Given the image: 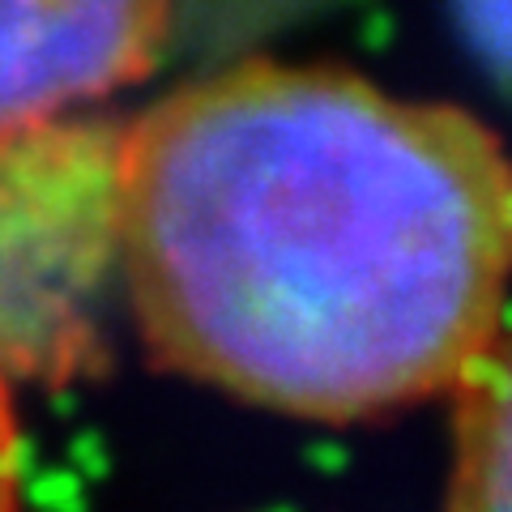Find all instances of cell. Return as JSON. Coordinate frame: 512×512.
<instances>
[{"label": "cell", "instance_id": "cell-1", "mask_svg": "<svg viewBox=\"0 0 512 512\" xmlns=\"http://www.w3.org/2000/svg\"><path fill=\"white\" fill-rule=\"evenodd\" d=\"M120 282L163 372L380 419L453 393L504 333L512 158L453 103L239 60L124 124Z\"/></svg>", "mask_w": 512, "mask_h": 512}, {"label": "cell", "instance_id": "cell-2", "mask_svg": "<svg viewBox=\"0 0 512 512\" xmlns=\"http://www.w3.org/2000/svg\"><path fill=\"white\" fill-rule=\"evenodd\" d=\"M124 124L43 120L0 133V376L69 384L99 372L120 282Z\"/></svg>", "mask_w": 512, "mask_h": 512}, {"label": "cell", "instance_id": "cell-3", "mask_svg": "<svg viewBox=\"0 0 512 512\" xmlns=\"http://www.w3.org/2000/svg\"><path fill=\"white\" fill-rule=\"evenodd\" d=\"M167 26L171 0H0V133L133 86Z\"/></svg>", "mask_w": 512, "mask_h": 512}, {"label": "cell", "instance_id": "cell-4", "mask_svg": "<svg viewBox=\"0 0 512 512\" xmlns=\"http://www.w3.org/2000/svg\"><path fill=\"white\" fill-rule=\"evenodd\" d=\"M453 397L444 512H512V333H500Z\"/></svg>", "mask_w": 512, "mask_h": 512}, {"label": "cell", "instance_id": "cell-5", "mask_svg": "<svg viewBox=\"0 0 512 512\" xmlns=\"http://www.w3.org/2000/svg\"><path fill=\"white\" fill-rule=\"evenodd\" d=\"M13 384L0 376V512H18L22 500V440L13 419Z\"/></svg>", "mask_w": 512, "mask_h": 512}]
</instances>
